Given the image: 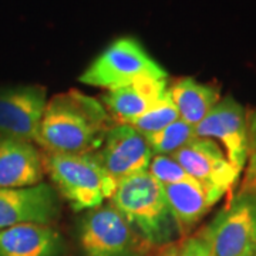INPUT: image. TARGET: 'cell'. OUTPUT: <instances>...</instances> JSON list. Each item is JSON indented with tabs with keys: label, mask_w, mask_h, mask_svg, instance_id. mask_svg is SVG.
I'll list each match as a JSON object with an SVG mask.
<instances>
[{
	"label": "cell",
	"mask_w": 256,
	"mask_h": 256,
	"mask_svg": "<svg viewBox=\"0 0 256 256\" xmlns=\"http://www.w3.org/2000/svg\"><path fill=\"white\" fill-rule=\"evenodd\" d=\"M208 230L214 256H255L256 196H235Z\"/></svg>",
	"instance_id": "8992f818"
},
{
	"label": "cell",
	"mask_w": 256,
	"mask_h": 256,
	"mask_svg": "<svg viewBox=\"0 0 256 256\" xmlns=\"http://www.w3.org/2000/svg\"><path fill=\"white\" fill-rule=\"evenodd\" d=\"M110 204L152 248L172 242L175 234H178L164 185L148 171L120 180Z\"/></svg>",
	"instance_id": "7a4b0ae2"
},
{
	"label": "cell",
	"mask_w": 256,
	"mask_h": 256,
	"mask_svg": "<svg viewBox=\"0 0 256 256\" xmlns=\"http://www.w3.org/2000/svg\"><path fill=\"white\" fill-rule=\"evenodd\" d=\"M176 120H180V114L168 90L156 106H152L146 114H142L140 118L131 122L130 126L136 128L141 136L150 137L158 131L164 130L165 127H168L170 124L175 122Z\"/></svg>",
	"instance_id": "ac0fdd59"
},
{
	"label": "cell",
	"mask_w": 256,
	"mask_h": 256,
	"mask_svg": "<svg viewBox=\"0 0 256 256\" xmlns=\"http://www.w3.org/2000/svg\"><path fill=\"white\" fill-rule=\"evenodd\" d=\"M180 118L196 127L220 100V90L191 77H182L168 86Z\"/></svg>",
	"instance_id": "2e32d148"
},
{
	"label": "cell",
	"mask_w": 256,
	"mask_h": 256,
	"mask_svg": "<svg viewBox=\"0 0 256 256\" xmlns=\"http://www.w3.org/2000/svg\"><path fill=\"white\" fill-rule=\"evenodd\" d=\"M195 136L220 142L229 162L238 172L244 171L248 158V114L235 98H220L195 127Z\"/></svg>",
	"instance_id": "9c48e42d"
},
{
	"label": "cell",
	"mask_w": 256,
	"mask_h": 256,
	"mask_svg": "<svg viewBox=\"0 0 256 256\" xmlns=\"http://www.w3.org/2000/svg\"><path fill=\"white\" fill-rule=\"evenodd\" d=\"M164 190L175 226L181 238L195 232L196 225L218 202L204 185L194 178L165 185Z\"/></svg>",
	"instance_id": "5bb4252c"
},
{
	"label": "cell",
	"mask_w": 256,
	"mask_h": 256,
	"mask_svg": "<svg viewBox=\"0 0 256 256\" xmlns=\"http://www.w3.org/2000/svg\"><path fill=\"white\" fill-rule=\"evenodd\" d=\"M236 196H256V110L248 112V158Z\"/></svg>",
	"instance_id": "ffe728a7"
},
{
	"label": "cell",
	"mask_w": 256,
	"mask_h": 256,
	"mask_svg": "<svg viewBox=\"0 0 256 256\" xmlns=\"http://www.w3.org/2000/svg\"><path fill=\"white\" fill-rule=\"evenodd\" d=\"M47 92L43 86H18L0 90V138L36 144L46 110Z\"/></svg>",
	"instance_id": "ba28073f"
},
{
	"label": "cell",
	"mask_w": 256,
	"mask_h": 256,
	"mask_svg": "<svg viewBox=\"0 0 256 256\" xmlns=\"http://www.w3.org/2000/svg\"><path fill=\"white\" fill-rule=\"evenodd\" d=\"M116 124L102 102L78 90L47 100L36 144L46 152L92 154Z\"/></svg>",
	"instance_id": "6da1fadb"
},
{
	"label": "cell",
	"mask_w": 256,
	"mask_h": 256,
	"mask_svg": "<svg viewBox=\"0 0 256 256\" xmlns=\"http://www.w3.org/2000/svg\"><path fill=\"white\" fill-rule=\"evenodd\" d=\"M142 78H168V76L164 67L132 37H121L112 42L78 77L86 86L108 92Z\"/></svg>",
	"instance_id": "277c9868"
},
{
	"label": "cell",
	"mask_w": 256,
	"mask_h": 256,
	"mask_svg": "<svg viewBox=\"0 0 256 256\" xmlns=\"http://www.w3.org/2000/svg\"><path fill=\"white\" fill-rule=\"evenodd\" d=\"M63 239L50 225L23 224L0 229V256H60Z\"/></svg>",
	"instance_id": "9a60e30c"
},
{
	"label": "cell",
	"mask_w": 256,
	"mask_h": 256,
	"mask_svg": "<svg viewBox=\"0 0 256 256\" xmlns=\"http://www.w3.org/2000/svg\"><path fill=\"white\" fill-rule=\"evenodd\" d=\"M42 152L33 142L0 138V188H26L43 182Z\"/></svg>",
	"instance_id": "4fadbf2b"
},
{
	"label": "cell",
	"mask_w": 256,
	"mask_h": 256,
	"mask_svg": "<svg viewBox=\"0 0 256 256\" xmlns=\"http://www.w3.org/2000/svg\"><path fill=\"white\" fill-rule=\"evenodd\" d=\"M255 256H256V254H255Z\"/></svg>",
	"instance_id": "7402d4cb"
},
{
	"label": "cell",
	"mask_w": 256,
	"mask_h": 256,
	"mask_svg": "<svg viewBox=\"0 0 256 256\" xmlns=\"http://www.w3.org/2000/svg\"><path fill=\"white\" fill-rule=\"evenodd\" d=\"M156 256H214L208 226L161 246Z\"/></svg>",
	"instance_id": "d6986e66"
},
{
	"label": "cell",
	"mask_w": 256,
	"mask_h": 256,
	"mask_svg": "<svg viewBox=\"0 0 256 256\" xmlns=\"http://www.w3.org/2000/svg\"><path fill=\"white\" fill-rule=\"evenodd\" d=\"M44 174L74 210H90L110 201L117 190L114 180L94 154H42Z\"/></svg>",
	"instance_id": "3957f363"
},
{
	"label": "cell",
	"mask_w": 256,
	"mask_h": 256,
	"mask_svg": "<svg viewBox=\"0 0 256 256\" xmlns=\"http://www.w3.org/2000/svg\"><path fill=\"white\" fill-rule=\"evenodd\" d=\"M171 156L218 201L234 188L240 175L220 144L208 138H195Z\"/></svg>",
	"instance_id": "52a82bcc"
},
{
	"label": "cell",
	"mask_w": 256,
	"mask_h": 256,
	"mask_svg": "<svg viewBox=\"0 0 256 256\" xmlns=\"http://www.w3.org/2000/svg\"><path fill=\"white\" fill-rule=\"evenodd\" d=\"M114 180L146 172L152 151L144 136L128 124H114L100 148L92 152Z\"/></svg>",
	"instance_id": "30bf717a"
},
{
	"label": "cell",
	"mask_w": 256,
	"mask_h": 256,
	"mask_svg": "<svg viewBox=\"0 0 256 256\" xmlns=\"http://www.w3.org/2000/svg\"><path fill=\"white\" fill-rule=\"evenodd\" d=\"M195 138V127L180 118L146 140L154 156H172Z\"/></svg>",
	"instance_id": "e0dca14e"
},
{
	"label": "cell",
	"mask_w": 256,
	"mask_h": 256,
	"mask_svg": "<svg viewBox=\"0 0 256 256\" xmlns=\"http://www.w3.org/2000/svg\"><path fill=\"white\" fill-rule=\"evenodd\" d=\"M60 204L56 190L40 182L26 188H0V229L38 224L50 225L57 220Z\"/></svg>",
	"instance_id": "8fae6325"
},
{
	"label": "cell",
	"mask_w": 256,
	"mask_h": 256,
	"mask_svg": "<svg viewBox=\"0 0 256 256\" xmlns=\"http://www.w3.org/2000/svg\"><path fill=\"white\" fill-rule=\"evenodd\" d=\"M78 239L84 256H146L154 249L111 204L86 212Z\"/></svg>",
	"instance_id": "5b68a950"
},
{
	"label": "cell",
	"mask_w": 256,
	"mask_h": 256,
	"mask_svg": "<svg viewBox=\"0 0 256 256\" xmlns=\"http://www.w3.org/2000/svg\"><path fill=\"white\" fill-rule=\"evenodd\" d=\"M148 172L164 186L191 180V176L186 174V171L171 156H152L148 166Z\"/></svg>",
	"instance_id": "44dd1931"
},
{
	"label": "cell",
	"mask_w": 256,
	"mask_h": 256,
	"mask_svg": "<svg viewBox=\"0 0 256 256\" xmlns=\"http://www.w3.org/2000/svg\"><path fill=\"white\" fill-rule=\"evenodd\" d=\"M168 86V78H142L104 94L101 102L117 124L130 126L162 98Z\"/></svg>",
	"instance_id": "7c38bea8"
}]
</instances>
